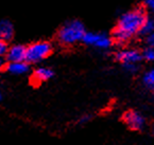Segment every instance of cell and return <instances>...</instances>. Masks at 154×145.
Returning <instances> with one entry per match:
<instances>
[{"mask_svg": "<svg viewBox=\"0 0 154 145\" xmlns=\"http://www.w3.org/2000/svg\"><path fill=\"white\" fill-rule=\"evenodd\" d=\"M146 19V13L141 7L125 13L119 18L113 32L114 40L118 43H127L133 35L140 32Z\"/></svg>", "mask_w": 154, "mask_h": 145, "instance_id": "6da1fadb", "label": "cell"}, {"mask_svg": "<svg viewBox=\"0 0 154 145\" xmlns=\"http://www.w3.org/2000/svg\"><path fill=\"white\" fill-rule=\"evenodd\" d=\"M86 31L84 25L79 20H70L66 22L57 33V38L63 45H73L83 40Z\"/></svg>", "mask_w": 154, "mask_h": 145, "instance_id": "7a4b0ae2", "label": "cell"}, {"mask_svg": "<svg viewBox=\"0 0 154 145\" xmlns=\"http://www.w3.org/2000/svg\"><path fill=\"white\" fill-rule=\"evenodd\" d=\"M52 52V46L48 41H37L29 47H27V56L26 61L28 63H39L47 58Z\"/></svg>", "mask_w": 154, "mask_h": 145, "instance_id": "3957f363", "label": "cell"}, {"mask_svg": "<svg viewBox=\"0 0 154 145\" xmlns=\"http://www.w3.org/2000/svg\"><path fill=\"white\" fill-rule=\"evenodd\" d=\"M82 41L84 43H86V45L93 46V47L98 48V49H102V50L109 49L112 46V43H113L112 38L107 36L106 34L94 33V32H86Z\"/></svg>", "mask_w": 154, "mask_h": 145, "instance_id": "277c9868", "label": "cell"}, {"mask_svg": "<svg viewBox=\"0 0 154 145\" xmlns=\"http://www.w3.org/2000/svg\"><path fill=\"white\" fill-rule=\"evenodd\" d=\"M123 122L133 130H140L145 126V119L139 112L134 110L127 111L122 117Z\"/></svg>", "mask_w": 154, "mask_h": 145, "instance_id": "5b68a950", "label": "cell"}, {"mask_svg": "<svg viewBox=\"0 0 154 145\" xmlns=\"http://www.w3.org/2000/svg\"><path fill=\"white\" fill-rule=\"evenodd\" d=\"M27 56V47L23 45H14L8 49L5 58L8 61H23Z\"/></svg>", "mask_w": 154, "mask_h": 145, "instance_id": "8992f818", "label": "cell"}, {"mask_svg": "<svg viewBox=\"0 0 154 145\" xmlns=\"http://www.w3.org/2000/svg\"><path fill=\"white\" fill-rule=\"evenodd\" d=\"M143 58V55L136 50H123L116 54V59L122 64H136Z\"/></svg>", "mask_w": 154, "mask_h": 145, "instance_id": "52a82bcc", "label": "cell"}, {"mask_svg": "<svg viewBox=\"0 0 154 145\" xmlns=\"http://www.w3.org/2000/svg\"><path fill=\"white\" fill-rule=\"evenodd\" d=\"M30 67L27 61H8L5 65V70L11 74L19 75V74H25L29 71Z\"/></svg>", "mask_w": 154, "mask_h": 145, "instance_id": "ba28073f", "label": "cell"}, {"mask_svg": "<svg viewBox=\"0 0 154 145\" xmlns=\"http://www.w3.org/2000/svg\"><path fill=\"white\" fill-rule=\"evenodd\" d=\"M54 75L52 69L46 68V67H42V68H37L36 70L33 72L32 75V79H33L34 83H43L47 82L49 79H51Z\"/></svg>", "mask_w": 154, "mask_h": 145, "instance_id": "9c48e42d", "label": "cell"}, {"mask_svg": "<svg viewBox=\"0 0 154 145\" xmlns=\"http://www.w3.org/2000/svg\"><path fill=\"white\" fill-rule=\"evenodd\" d=\"M14 35V27L11 21L3 19L0 20V39L8 41L13 37Z\"/></svg>", "mask_w": 154, "mask_h": 145, "instance_id": "30bf717a", "label": "cell"}, {"mask_svg": "<svg viewBox=\"0 0 154 145\" xmlns=\"http://www.w3.org/2000/svg\"><path fill=\"white\" fill-rule=\"evenodd\" d=\"M153 31H154V21L152 20V19L147 18L145 20V22H143L139 33H141V34H143V35H146V34L149 35L150 33H152Z\"/></svg>", "mask_w": 154, "mask_h": 145, "instance_id": "8fae6325", "label": "cell"}, {"mask_svg": "<svg viewBox=\"0 0 154 145\" xmlns=\"http://www.w3.org/2000/svg\"><path fill=\"white\" fill-rule=\"evenodd\" d=\"M143 83L152 91H154V70H151L146 73L145 76H143Z\"/></svg>", "mask_w": 154, "mask_h": 145, "instance_id": "7c38bea8", "label": "cell"}, {"mask_svg": "<svg viewBox=\"0 0 154 145\" xmlns=\"http://www.w3.org/2000/svg\"><path fill=\"white\" fill-rule=\"evenodd\" d=\"M143 57L145 59H147V61H154V48L151 47V48H148V49H146V50L143 51Z\"/></svg>", "mask_w": 154, "mask_h": 145, "instance_id": "4fadbf2b", "label": "cell"}, {"mask_svg": "<svg viewBox=\"0 0 154 145\" xmlns=\"http://www.w3.org/2000/svg\"><path fill=\"white\" fill-rule=\"evenodd\" d=\"M8 49H9V47H8L7 41L3 40V39H0V57L5 56V54L8 52Z\"/></svg>", "mask_w": 154, "mask_h": 145, "instance_id": "5bb4252c", "label": "cell"}, {"mask_svg": "<svg viewBox=\"0 0 154 145\" xmlns=\"http://www.w3.org/2000/svg\"><path fill=\"white\" fill-rule=\"evenodd\" d=\"M91 120V114H84V116L80 117L79 121H78V124L82 125V124H85V123L89 122Z\"/></svg>", "mask_w": 154, "mask_h": 145, "instance_id": "9a60e30c", "label": "cell"}, {"mask_svg": "<svg viewBox=\"0 0 154 145\" xmlns=\"http://www.w3.org/2000/svg\"><path fill=\"white\" fill-rule=\"evenodd\" d=\"M123 66H125V70L129 71V72H135L137 70V67H136L135 64H123Z\"/></svg>", "mask_w": 154, "mask_h": 145, "instance_id": "2e32d148", "label": "cell"}, {"mask_svg": "<svg viewBox=\"0 0 154 145\" xmlns=\"http://www.w3.org/2000/svg\"><path fill=\"white\" fill-rule=\"evenodd\" d=\"M147 41L151 47H154V31L152 33H150L148 35V38H147Z\"/></svg>", "mask_w": 154, "mask_h": 145, "instance_id": "e0dca14e", "label": "cell"}, {"mask_svg": "<svg viewBox=\"0 0 154 145\" xmlns=\"http://www.w3.org/2000/svg\"><path fill=\"white\" fill-rule=\"evenodd\" d=\"M146 3H147L149 7H153L154 5V0H146Z\"/></svg>", "mask_w": 154, "mask_h": 145, "instance_id": "ac0fdd59", "label": "cell"}, {"mask_svg": "<svg viewBox=\"0 0 154 145\" xmlns=\"http://www.w3.org/2000/svg\"><path fill=\"white\" fill-rule=\"evenodd\" d=\"M2 67H3V61H2V58L0 57V69L2 68Z\"/></svg>", "mask_w": 154, "mask_h": 145, "instance_id": "d6986e66", "label": "cell"}, {"mask_svg": "<svg viewBox=\"0 0 154 145\" xmlns=\"http://www.w3.org/2000/svg\"><path fill=\"white\" fill-rule=\"evenodd\" d=\"M1 99H2V95H1V93H0V101H1Z\"/></svg>", "mask_w": 154, "mask_h": 145, "instance_id": "ffe728a7", "label": "cell"}, {"mask_svg": "<svg viewBox=\"0 0 154 145\" xmlns=\"http://www.w3.org/2000/svg\"><path fill=\"white\" fill-rule=\"evenodd\" d=\"M152 9H153V10H154V5H153V7H152Z\"/></svg>", "mask_w": 154, "mask_h": 145, "instance_id": "44dd1931", "label": "cell"}]
</instances>
